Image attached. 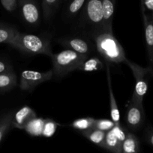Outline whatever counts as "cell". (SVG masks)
<instances>
[{
	"mask_svg": "<svg viewBox=\"0 0 153 153\" xmlns=\"http://www.w3.org/2000/svg\"><path fill=\"white\" fill-rule=\"evenodd\" d=\"M96 49L100 56L108 63H124L126 59L125 52L113 32L104 29H96L92 33Z\"/></svg>",
	"mask_w": 153,
	"mask_h": 153,
	"instance_id": "obj_1",
	"label": "cell"
},
{
	"mask_svg": "<svg viewBox=\"0 0 153 153\" xmlns=\"http://www.w3.org/2000/svg\"><path fill=\"white\" fill-rule=\"evenodd\" d=\"M8 45L28 55H45L50 57L53 55L50 40L34 34L18 31Z\"/></svg>",
	"mask_w": 153,
	"mask_h": 153,
	"instance_id": "obj_2",
	"label": "cell"
},
{
	"mask_svg": "<svg viewBox=\"0 0 153 153\" xmlns=\"http://www.w3.org/2000/svg\"><path fill=\"white\" fill-rule=\"evenodd\" d=\"M88 58L70 49L53 54L51 57L53 76L61 79L74 70H80L82 63Z\"/></svg>",
	"mask_w": 153,
	"mask_h": 153,
	"instance_id": "obj_3",
	"label": "cell"
},
{
	"mask_svg": "<svg viewBox=\"0 0 153 153\" xmlns=\"http://www.w3.org/2000/svg\"><path fill=\"white\" fill-rule=\"evenodd\" d=\"M124 64L130 69L135 79V87L130 101L142 105L144 96L148 90V80L153 77V68L149 67H142L136 63L126 58Z\"/></svg>",
	"mask_w": 153,
	"mask_h": 153,
	"instance_id": "obj_4",
	"label": "cell"
},
{
	"mask_svg": "<svg viewBox=\"0 0 153 153\" xmlns=\"http://www.w3.org/2000/svg\"><path fill=\"white\" fill-rule=\"evenodd\" d=\"M53 77L52 70L38 72L34 70H24L21 73L20 79V88L22 91H31L38 85L50 80Z\"/></svg>",
	"mask_w": 153,
	"mask_h": 153,
	"instance_id": "obj_5",
	"label": "cell"
},
{
	"mask_svg": "<svg viewBox=\"0 0 153 153\" xmlns=\"http://www.w3.org/2000/svg\"><path fill=\"white\" fill-rule=\"evenodd\" d=\"M83 19L85 22L94 28H102L103 11L101 0H87L83 7Z\"/></svg>",
	"mask_w": 153,
	"mask_h": 153,
	"instance_id": "obj_6",
	"label": "cell"
},
{
	"mask_svg": "<svg viewBox=\"0 0 153 153\" xmlns=\"http://www.w3.org/2000/svg\"><path fill=\"white\" fill-rule=\"evenodd\" d=\"M145 111L143 105L129 101L125 113V122L131 131H137L143 125Z\"/></svg>",
	"mask_w": 153,
	"mask_h": 153,
	"instance_id": "obj_7",
	"label": "cell"
},
{
	"mask_svg": "<svg viewBox=\"0 0 153 153\" xmlns=\"http://www.w3.org/2000/svg\"><path fill=\"white\" fill-rule=\"evenodd\" d=\"M21 14L27 24L36 25L40 22V10L36 0H18Z\"/></svg>",
	"mask_w": 153,
	"mask_h": 153,
	"instance_id": "obj_8",
	"label": "cell"
},
{
	"mask_svg": "<svg viewBox=\"0 0 153 153\" xmlns=\"http://www.w3.org/2000/svg\"><path fill=\"white\" fill-rule=\"evenodd\" d=\"M145 32L146 46L150 67L153 68V16L146 13L145 8L141 7Z\"/></svg>",
	"mask_w": 153,
	"mask_h": 153,
	"instance_id": "obj_9",
	"label": "cell"
},
{
	"mask_svg": "<svg viewBox=\"0 0 153 153\" xmlns=\"http://www.w3.org/2000/svg\"><path fill=\"white\" fill-rule=\"evenodd\" d=\"M62 46L68 49L74 51L80 55L88 57L91 52V47L86 40L80 37H68L58 40Z\"/></svg>",
	"mask_w": 153,
	"mask_h": 153,
	"instance_id": "obj_10",
	"label": "cell"
},
{
	"mask_svg": "<svg viewBox=\"0 0 153 153\" xmlns=\"http://www.w3.org/2000/svg\"><path fill=\"white\" fill-rule=\"evenodd\" d=\"M37 117L35 111L29 106L25 105L16 111L12 120V127L23 130L26 126Z\"/></svg>",
	"mask_w": 153,
	"mask_h": 153,
	"instance_id": "obj_11",
	"label": "cell"
},
{
	"mask_svg": "<svg viewBox=\"0 0 153 153\" xmlns=\"http://www.w3.org/2000/svg\"><path fill=\"white\" fill-rule=\"evenodd\" d=\"M103 11L102 29L112 31V19L115 10L116 0H101Z\"/></svg>",
	"mask_w": 153,
	"mask_h": 153,
	"instance_id": "obj_12",
	"label": "cell"
},
{
	"mask_svg": "<svg viewBox=\"0 0 153 153\" xmlns=\"http://www.w3.org/2000/svg\"><path fill=\"white\" fill-rule=\"evenodd\" d=\"M106 79H107V85L108 88H109L110 107L111 120H112V122L115 124H120V113L118 105H117L116 101L113 90H112L110 70L109 64H106Z\"/></svg>",
	"mask_w": 153,
	"mask_h": 153,
	"instance_id": "obj_13",
	"label": "cell"
},
{
	"mask_svg": "<svg viewBox=\"0 0 153 153\" xmlns=\"http://www.w3.org/2000/svg\"><path fill=\"white\" fill-rule=\"evenodd\" d=\"M140 141L137 137L131 131L126 132V137L122 142V153H139Z\"/></svg>",
	"mask_w": 153,
	"mask_h": 153,
	"instance_id": "obj_14",
	"label": "cell"
},
{
	"mask_svg": "<svg viewBox=\"0 0 153 153\" xmlns=\"http://www.w3.org/2000/svg\"><path fill=\"white\" fill-rule=\"evenodd\" d=\"M104 149L112 153L122 152V142L120 141L112 133V130L107 131L105 136Z\"/></svg>",
	"mask_w": 153,
	"mask_h": 153,
	"instance_id": "obj_15",
	"label": "cell"
},
{
	"mask_svg": "<svg viewBox=\"0 0 153 153\" xmlns=\"http://www.w3.org/2000/svg\"><path fill=\"white\" fill-rule=\"evenodd\" d=\"M81 134L92 143H94V144L98 145V146L104 149V139L106 132L100 131L97 128H92L90 129L86 130V131H82Z\"/></svg>",
	"mask_w": 153,
	"mask_h": 153,
	"instance_id": "obj_16",
	"label": "cell"
},
{
	"mask_svg": "<svg viewBox=\"0 0 153 153\" xmlns=\"http://www.w3.org/2000/svg\"><path fill=\"white\" fill-rule=\"evenodd\" d=\"M44 123V119L36 117L30 121L26 126L23 130H25L29 135L33 137H40L42 135Z\"/></svg>",
	"mask_w": 153,
	"mask_h": 153,
	"instance_id": "obj_17",
	"label": "cell"
},
{
	"mask_svg": "<svg viewBox=\"0 0 153 153\" xmlns=\"http://www.w3.org/2000/svg\"><path fill=\"white\" fill-rule=\"evenodd\" d=\"M16 76L14 72L0 74V91H10L16 86Z\"/></svg>",
	"mask_w": 153,
	"mask_h": 153,
	"instance_id": "obj_18",
	"label": "cell"
},
{
	"mask_svg": "<svg viewBox=\"0 0 153 153\" xmlns=\"http://www.w3.org/2000/svg\"><path fill=\"white\" fill-rule=\"evenodd\" d=\"M18 31L17 29L10 25L0 23V43L8 44Z\"/></svg>",
	"mask_w": 153,
	"mask_h": 153,
	"instance_id": "obj_19",
	"label": "cell"
},
{
	"mask_svg": "<svg viewBox=\"0 0 153 153\" xmlns=\"http://www.w3.org/2000/svg\"><path fill=\"white\" fill-rule=\"evenodd\" d=\"M15 111H10L0 117V143L12 127V120Z\"/></svg>",
	"mask_w": 153,
	"mask_h": 153,
	"instance_id": "obj_20",
	"label": "cell"
},
{
	"mask_svg": "<svg viewBox=\"0 0 153 153\" xmlns=\"http://www.w3.org/2000/svg\"><path fill=\"white\" fill-rule=\"evenodd\" d=\"M103 67L104 64L98 58L92 57V58H88L82 63L80 70L84 72L98 71L99 70H101Z\"/></svg>",
	"mask_w": 153,
	"mask_h": 153,
	"instance_id": "obj_21",
	"label": "cell"
},
{
	"mask_svg": "<svg viewBox=\"0 0 153 153\" xmlns=\"http://www.w3.org/2000/svg\"><path fill=\"white\" fill-rule=\"evenodd\" d=\"M94 118L92 117H82L76 119L70 124V126L73 127L75 129L80 130V131H86V130L90 129L92 128H94V122H95Z\"/></svg>",
	"mask_w": 153,
	"mask_h": 153,
	"instance_id": "obj_22",
	"label": "cell"
},
{
	"mask_svg": "<svg viewBox=\"0 0 153 153\" xmlns=\"http://www.w3.org/2000/svg\"><path fill=\"white\" fill-rule=\"evenodd\" d=\"M59 1L60 0H42V10L45 19L48 20L52 17Z\"/></svg>",
	"mask_w": 153,
	"mask_h": 153,
	"instance_id": "obj_23",
	"label": "cell"
},
{
	"mask_svg": "<svg viewBox=\"0 0 153 153\" xmlns=\"http://www.w3.org/2000/svg\"><path fill=\"white\" fill-rule=\"evenodd\" d=\"M58 124L52 119H44L43 131H42V137H50L55 134Z\"/></svg>",
	"mask_w": 153,
	"mask_h": 153,
	"instance_id": "obj_24",
	"label": "cell"
},
{
	"mask_svg": "<svg viewBox=\"0 0 153 153\" xmlns=\"http://www.w3.org/2000/svg\"><path fill=\"white\" fill-rule=\"evenodd\" d=\"M87 0H71L68 7V15L74 16L84 7Z\"/></svg>",
	"mask_w": 153,
	"mask_h": 153,
	"instance_id": "obj_25",
	"label": "cell"
},
{
	"mask_svg": "<svg viewBox=\"0 0 153 153\" xmlns=\"http://www.w3.org/2000/svg\"><path fill=\"white\" fill-rule=\"evenodd\" d=\"M114 126H115V123L112 122V120L96 119L95 122H94V128L100 130V131L107 132L113 128Z\"/></svg>",
	"mask_w": 153,
	"mask_h": 153,
	"instance_id": "obj_26",
	"label": "cell"
},
{
	"mask_svg": "<svg viewBox=\"0 0 153 153\" xmlns=\"http://www.w3.org/2000/svg\"><path fill=\"white\" fill-rule=\"evenodd\" d=\"M112 131L114 135L121 142H123L126 137V132L124 128L121 126V124H115L113 128H112Z\"/></svg>",
	"mask_w": 153,
	"mask_h": 153,
	"instance_id": "obj_27",
	"label": "cell"
},
{
	"mask_svg": "<svg viewBox=\"0 0 153 153\" xmlns=\"http://www.w3.org/2000/svg\"><path fill=\"white\" fill-rule=\"evenodd\" d=\"M3 7L9 12L16 10L17 7V0H0Z\"/></svg>",
	"mask_w": 153,
	"mask_h": 153,
	"instance_id": "obj_28",
	"label": "cell"
},
{
	"mask_svg": "<svg viewBox=\"0 0 153 153\" xmlns=\"http://www.w3.org/2000/svg\"><path fill=\"white\" fill-rule=\"evenodd\" d=\"M145 139L148 143L153 146V127L148 126L145 130Z\"/></svg>",
	"mask_w": 153,
	"mask_h": 153,
	"instance_id": "obj_29",
	"label": "cell"
},
{
	"mask_svg": "<svg viewBox=\"0 0 153 153\" xmlns=\"http://www.w3.org/2000/svg\"><path fill=\"white\" fill-rule=\"evenodd\" d=\"M141 7L146 10L150 12V15L153 16V0H140Z\"/></svg>",
	"mask_w": 153,
	"mask_h": 153,
	"instance_id": "obj_30",
	"label": "cell"
},
{
	"mask_svg": "<svg viewBox=\"0 0 153 153\" xmlns=\"http://www.w3.org/2000/svg\"><path fill=\"white\" fill-rule=\"evenodd\" d=\"M10 72H13L11 65H10L6 61L0 60V74L10 73Z\"/></svg>",
	"mask_w": 153,
	"mask_h": 153,
	"instance_id": "obj_31",
	"label": "cell"
}]
</instances>
